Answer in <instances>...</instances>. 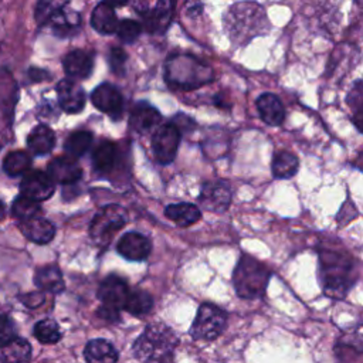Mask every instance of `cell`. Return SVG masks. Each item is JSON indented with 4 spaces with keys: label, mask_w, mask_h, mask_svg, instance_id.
Segmentation results:
<instances>
[{
    "label": "cell",
    "mask_w": 363,
    "mask_h": 363,
    "mask_svg": "<svg viewBox=\"0 0 363 363\" xmlns=\"http://www.w3.org/2000/svg\"><path fill=\"white\" fill-rule=\"evenodd\" d=\"M318 259L323 294L332 299H343L359 278L356 258L343 248L320 245Z\"/></svg>",
    "instance_id": "1"
},
{
    "label": "cell",
    "mask_w": 363,
    "mask_h": 363,
    "mask_svg": "<svg viewBox=\"0 0 363 363\" xmlns=\"http://www.w3.org/2000/svg\"><path fill=\"white\" fill-rule=\"evenodd\" d=\"M224 28L235 47H244L255 37L268 34L271 23L261 4L244 0L233 4L227 10L224 16Z\"/></svg>",
    "instance_id": "2"
},
{
    "label": "cell",
    "mask_w": 363,
    "mask_h": 363,
    "mask_svg": "<svg viewBox=\"0 0 363 363\" xmlns=\"http://www.w3.org/2000/svg\"><path fill=\"white\" fill-rule=\"evenodd\" d=\"M177 345L179 339L170 328L163 323H155L146 326L135 340L133 354L142 363H167Z\"/></svg>",
    "instance_id": "3"
},
{
    "label": "cell",
    "mask_w": 363,
    "mask_h": 363,
    "mask_svg": "<svg viewBox=\"0 0 363 363\" xmlns=\"http://www.w3.org/2000/svg\"><path fill=\"white\" fill-rule=\"evenodd\" d=\"M271 269L257 258L242 254L233 271V285L242 299H259L265 295Z\"/></svg>",
    "instance_id": "4"
},
{
    "label": "cell",
    "mask_w": 363,
    "mask_h": 363,
    "mask_svg": "<svg viewBox=\"0 0 363 363\" xmlns=\"http://www.w3.org/2000/svg\"><path fill=\"white\" fill-rule=\"evenodd\" d=\"M166 77L169 82L177 86L196 88L210 81L211 69L207 65L190 57L174 58L172 64H167Z\"/></svg>",
    "instance_id": "5"
},
{
    "label": "cell",
    "mask_w": 363,
    "mask_h": 363,
    "mask_svg": "<svg viewBox=\"0 0 363 363\" xmlns=\"http://www.w3.org/2000/svg\"><path fill=\"white\" fill-rule=\"evenodd\" d=\"M227 326V313L213 303H201L190 328V335L196 340H214Z\"/></svg>",
    "instance_id": "6"
},
{
    "label": "cell",
    "mask_w": 363,
    "mask_h": 363,
    "mask_svg": "<svg viewBox=\"0 0 363 363\" xmlns=\"http://www.w3.org/2000/svg\"><path fill=\"white\" fill-rule=\"evenodd\" d=\"M128 213L118 204L105 206L91 221L89 234L91 238L101 245L109 244L112 237L126 224Z\"/></svg>",
    "instance_id": "7"
},
{
    "label": "cell",
    "mask_w": 363,
    "mask_h": 363,
    "mask_svg": "<svg viewBox=\"0 0 363 363\" xmlns=\"http://www.w3.org/2000/svg\"><path fill=\"white\" fill-rule=\"evenodd\" d=\"M336 363H363V325L345 330L333 346Z\"/></svg>",
    "instance_id": "8"
},
{
    "label": "cell",
    "mask_w": 363,
    "mask_h": 363,
    "mask_svg": "<svg viewBox=\"0 0 363 363\" xmlns=\"http://www.w3.org/2000/svg\"><path fill=\"white\" fill-rule=\"evenodd\" d=\"M179 142H180V130L177 129L176 125L173 123L160 125L155 130L153 139H152V147L157 162L162 164H169L170 162H173L177 153Z\"/></svg>",
    "instance_id": "9"
},
{
    "label": "cell",
    "mask_w": 363,
    "mask_h": 363,
    "mask_svg": "<svg viewBox=\"0 0 363 363\" xmlns=\"http://www.w3.org/2000/svg\"><path fill=\"white\" fill-rule=\"evenodd\" d=\"M231 187L225 180L206 182L199 194L200 206L211 213H224L231 204Z\"/></svg>",
    "instance_id": "10"
},
{
    "label": "cell",
    "mask_w": 363,
    "mask_h": 363,
    "mask_svg": "<svg viewBox=\"0 0 363 363\" xmlns=\"http://www.w3.org/2000/svg\"><path fill=\"white\" fill-rule=\"evenodd\" d=\"M20 191L24 197L35 201H44L54 193V180L48 176V173L31 170L24 173L20 183Z\"/></svg>",
    "instance_id": "11"
},
{
    "label": "cell",
    "mask_w": 363,
    "mask_h": 363,
    "mask_svg": "<svg viewBox=\"0 0 363 363\" xmlns=\"http://www.w3.org/2000/svg\"><path fill=\"white\" fill-rule=\"evenodd\" d=\"M129 292L130 289L125 279L116 275H109L101 282L98 289V298L102 302V305L121 309L125 306Z\"/></svg>",
    "instance_id": "12"
},
{
    "label": "cell",
    "mask_w": 363,
    "mask_h": 363,
    "mask_svg": "<svg viewBox=\"0 0 363 363\" xmlns=\"http://www.w3.org/2000/svg\"><path fill=\"white\" fill-rule=\"evenodd\" d=\"M116 250L126 259L142 261L149 257L152 251V244L145 235L132 231V233L123 234L119 238Z\"/></svg>",
    "instance_id": "13"
},
{
    "label": "cell",
    "mask_w": 363,
    "mask_h": 363,
    "mask_svg": "<svg viewBox=\"0 0 363 363\" xmlns=\"http://www.w3.org/2000/svg\"><path fill=\"white\" fill-rule=\"evenodd\" d=\"M57 96L62 111L68 113H78L84 109L85 94L79 84L72 79H62L57 85Z\"/></svg>",
    "instance_id": "14"
},
{
    "label": "cell",
    "mask_w": 363,
    "mask_h": 363,
    "mask_svg": "<svg viewBox=\"0 0 363 363\" xmlns=\"http://www.w3.org/2000/svg\"><path fill=\"white\" fill-rule=\"evenodd\" d=\"M92 104L102 112L118 116L122 112V95L119 89L111 84L98 85L91 94Z\"/></svg>",
    "instance_id": "15"
},
{
    "label": "cell",
    "mask_w": 363,
    "mask_h": 363,
    "mask_svg": "<svg viewBox=\"0 0 363 363\" xmlns=\"http://www.w3.org/2000/svg\"><path fill=\"white\" fill-rule=\"evenodd\" d=\"M48 176L61 184H71L81 179L82 169L72 156H58L48 163Z\"/></svg>",
    "instance_id": "16"
},
{
    "label": "cell",
    "mask_w": 363,
    "mask_h": 363,
    "mask_svg": "<svg viewBox=\"0 0 363 363\" xmlns=\"http://www.w3.org/2000/svg\"><path fill=\"white\" fill-rule=\"evenodd\" d=\"M160 119L162 116L156 108L146 102H140L133 108L129 123L135 132L145 135L156 130L159 128Z\"/></svg>",
    "instance_id": "17"
},
{
    "label": "cell",
    "mask_w": 363,
    "mask_h": 363,
    "mask_svg": "<svg viewBox=\"0 0 363 363\" xmlns=\"http://www.w3.org/2000/svg\"><path fill=\"white\" fill-rule=\"evenodd\" d=\"M257 109L261 119L269 126H279L285 121V108L281 99L269 92L261 94L257 98Z\"/></svg>",
    "instance_id": "18"
},
{
    "label": "cell",
    "mask_w": 363,
    "mask_h": 363,
    "mask_svg": "<svg viewBox=\"0 0 363 363\" xmlns=\"http://www.w3.org/2000/svg\"><path fill=\"white\" fill-rule=\"evenodd\" d=\"M62 64L68 77L84 79L92 72L94 58L88 51L74 50L65 55Z\"/></svg>",
    "instance_id": "19"
},
{
    "label": "cell",
    "mask_w": 363,
    "mask_h": 363,
    "mask_svg": "<svg viewBox=\"0 0 363 363\" xmlns=\"http://www.w3.org/2000/svg\"><path fill=\"white\" fill-rule=\"evenodd\" d=\"M20 230L35 244H48L55 235V227L52 223L41 218L40 216L27 221H20Z\"/></svg>",
    "instance_id": "20"
},
{
    "label": "cell",
    "mask_w": 363,
    "mask_h": 363,
    "mask_svg": "<svg viewBox=\"0 0 363 363\" xmlns=\"http://www.w3.org/2000/svg\"><path fill=\"white\" fill-rule=\"evenodd\" d=\"M84 356L88 363H116L119 357L113 345L105 339L89 340L84 349Z\"/></svg>",
    "instance_id": "21"
},
{
    "label": "cell",
    "mask_w": 363,
    "mask_h": 363,
    "mask_svg": "<svg viewBox=\"0 0 363 363\" xmlns=\"http://www.w3.org/2000/svg\"><path fill=\"white\" fill-rule=\"evenodd\" d=\"M55 145L54 132L45 125H37L27 138V146L31 153L37 156H44L52 150Z\"/></svg>",
    "instance_id": "22"
},
{
    "label": "cell",
    "mask_w": 363,
    "mask_h": 363,
    "mask_svg": "<svg viewBox=\"0 0 363 363\" xmlns=\"http://www.w3.org/2000/svg\"><path fill=\"white\" fill-rule=\"evenodd\" d=\"M164 214L167 218H170L180 227H189V225L197 223L201 217L200 208L191 203L169 204L164 208Z\"/></svg>",
    "instance_id": "23"
},
{
    "label": "cell",
    "mask_w": 363,
    "mask_h": 363,
    "mask_svg": "<svg viewBox=\"0 0 363 363\" xmlns=\"http://www.w3.org/2000/svg\"><path fill=\"white\" fill-rule=\"evenodd\" d=\"M34 284L37 285V288L52 294L62 292L65 286L62 274L55 265H45L43 268H38L34 275Z\"/></svg>",
    "instance_id": "24"
},
{
    "label": "cell",
    "mask_w": 363,
    "mask_h": 363,
    "mask_svg": "<svg viewBox=\"0 0 363 363\" xmlns=\"http://www.w3.org/2000/svg\"><path fill=\"white\" fill-rule=\"evenodd\" d=\"M298 167L299 160L294 153L288 150L274 153L271 160V172L275 179H291L298 172Z\"/></svg>",
    "instance_id": "25"
},
{
    "label": "cell",
    "mask_w": 363,
    "mask_h": 363,
    "mask_svg": "<svg viewBox=\"0 0 363 363\" xmlns=\"http://www.w3.org/2000/svg\"><path fill=\"white\" fill-rule=\"evenodd\" d=\"M92 27L101 34H112L118 28L116 14L108 3L98 4L91 14Z\"/></svg>",
    "instance_id": "26"
},
{
    "label": "cell",
    "mask_w": 363,
    "mask_h": 363,
    "mask_svg": "<svg viewBox=\"0 0 363 363\" xmlns=\"http://www.w3.org/2000/svg\"><path fill=\"white\" fill-rule=\"evenodd\" d=\"M116 157H118L116 145L109 140H104L94 150V155H92L94 169L99 173H108L115 167Z\"/></svg>",
    "instance_id": "27"
},
{
    "label": "cell",
    "mask_w": 363,
    "mask_h": 363,
    "mask_svg": "<svg viewBox=\"0 0 363 363\" xmlns=\"http://www.w3.org/2000/svg\"><path fill=\"white\" fill-rule=\"evenodd\" d=\"M31 357V346L26 339L16 337L1 346V363H27Z\"/></svg>",
    "instance_id": "28"
},
{
    "label": "cell",
    "mask_w": 363,
    "mask_h": 363,
    "mask_svg": "<svg viewBox=\"0 0 363 363\" xmlns=\"http://www.w3.org/2000/svg\"><path fill=\"white\" fill-rule=\"evenodd\" d=\"M173 13V1L172 0H159L156 7L150 11L146 18L149 31H163L169 26Z\"/></svg>",
    "instance_id": "29"
},
{
    "label": "cell",
    "mask_w": 363,
    "mask_h": 363,
    "mask_svg": "<svg viewBox=\"0 0 363 363\" xmlns=\"http://www.w3.org/2000/svg\"><path fill=\"white\" fill-rule=\"evenodd\" d=\"M153 308V298L147 291L133 289L129 292L123 309L135 316L147 315Z\"/></svg>",
    "instance_id": "30"
},
{
    "label": "cell",
    "mask_w": 363,
    "mask_h": 363,
    "mask_svg": "<svg viewBox=\"0 0 363 363\" xmlns=\"http://www.w3.org/2000/svg\"><path fill=\"white\" fill-rule=\"evenodd\" d=\"M30 166H31V157L28 156V153L23 150L10 152L3 160V169L11 177L27 173Z\"/></svg>",
    "instance_id": "31"
},
{
    "label": "cell",
    "mask_w": 363,
    "mask_h": 363,
    "mask_svg": "<svg viewBox=\"0 0 363 363\" xmlns=\"http://www.w3.org/2000/svg\"><path fill=\"white\" fill-rule=\"evenodd\" d=\"M92 143V133L88 130H77L68 136L64 149L68 156L79 157L82 156Z\"/></svg>",
    "instance_id": "32"
},
{
    "label": "cell",
    "mask_w": 363,
    "mask_h": 363,
    "mask_svg": "<svg viewBox=\"0 0 363 363\" xmlns=\"http://www.w3.org/2000/svg\"><path fill=\"white\" fill-rule=\"evenodd\" d=\"M11 213L13 216L20 220V221H27L31 220L34 217H38L41 214V207H40V201L31 200L28 197L20 196L13 201L11 206Z\"/></svg>",
    "instance_id": "33"
},
{
    "label": "cell",
    "mask_w": 363,
    "mask_h": 363,
    "mask_svg": "<svg viewBox=\"0 0 363 363\" xmlns=\"http://www.w3.org/2000/svg\"><path fill=\"white\" fill-rule=\"evenodd\" d=\"M34 336L38 342L44 343V345H52L57 343L62 333L60 330V326L57 325L55 320L52 319H43L38 320L34 326Z\"/></svg>",
    "instance_id": "34"
},
{
    "label": "cell",
    "mask_w": 363,
    "mask_h": 363,
    "mask_svg": "<svg viewBox=\"0 0 363 363\" xmlns=\"http://www.w3.org/2000/svg\"><path fill=\"white\" fill-rule=\"evenodd\" d=\"M68 0H38L35 7V20L37 23L43 24L51 20L58 11L64 9Z\"/></svg>",
    "instance_id": "35"
},
{
    "label": "cell",
    "mask_w": 363,
    "mask_h": 363,
    "mask_svg": "<svg viewBox=\"0 0 363 363\" xmlns=\"http://www.w3.org/2000/svg\"><path fill=\"white\" fill-rule=\"evenodd\" d=\"M142 27L133 20H123L118 24L116 33L123 43H133L140 35Z\"/></svg>",
    "instance_id": "36"
},
{
    "label": "cell",
    "mask_w": 363,
    "mask_h": 363,
    "mask_svg": "<svg viewBox=\"0 0 363 363\" xmlns=\"http://www.w3.org/2000/svg\"><path fill=\"white\" fill-rule=\"evenodd\" d=\"M17 337V328L14 320L7 315H0V346Z\"/></svg>",
    "instance_id": "37"
},
{
    "label": "cell",
    "mask_w": 363,
    "mask_h": 363,
    "mask_svg": "<svg viewBox=\"0 0 363 363\" xmlns=\"http://www.w3.org/2000/svg\"><path fill=\"white\" fill-rule=\"evenodd\" d=\"M126 60H128V55L126 52L119 48V47H113L109 52V65H111V69L113 72H121L126 64Z\"/></svg>",
    "instance_id": "38"
},
{
    "label": "cell",
    "mask_w": 363,
    "mask_h": 363,
    "mask_svg": "<svg viewBox=\"0 0 363 363\" xmlns=\"http://www.w3.org/2000/svg\"><path fill=\"white\" fill-rule=\"evenodd\" d=\"M98 316L104 320H108V322H118L121 319L119 316V309H115V308H111V306H106V305H102L99 309H98Z\"/></svg>",
    "instance_id": "39"
},
{
    "label": "cell",
    "mask_w": 363,
    "mask_h": 363,
    "mask_svg": "<svg viewBox=\"0 0 363 363\" xmlns=\"http://www.w3.org/2000/svg\"><path fill=\"white\" fill-rule=\"evenodd\" d=\"M352 109V122L359 132L363 133V102L350 108Z\"/></svg>",
    "instance_id": "40"
},
{
    "label": "cell",
    "mask_w": 363,
    "mask_h": 363,
    "mask_svg": "<svg viewBox=\"0 0 363 363\" xmlns=\"http://www.w3.org/2000/svg\"><path fill=\"white\" fill-rule=\"evenodd\" d=\"M353 166H354V167H357L360 172H363V152H362V153L354 159Z\"/></svg>",
    "instance_id": "41"
},
{
    "label": "cell",
    "mask_w": 363,
    "mask_h": 363,
    "mask_svg": "<svg viewBox=\"0 0 363 363\" xmlns=\"http://www.w3.org/2000/svg\"><path fill=\"white\" fill-rule=\"evenodd\" d=\"M105 3H108L109 6H123L128 3V0H105Z\"/></svg>",
    "instance_id": "42"
},
{
    "label": "cell",
    "mask_w": 363,
    "mask_h": 363,
    "mask_svg": "<svg viewBox=\"0 0 363 363\" xmlns=\"http://www.w3.org/2000/svg\"><path fill=\"white\" fill-rule=\"evenodd\" d=\"M4 216H6V206H4V203L0 200V221L4 218Z\"/></svg>",
    "instance_id": "43"
}]
</instances>
